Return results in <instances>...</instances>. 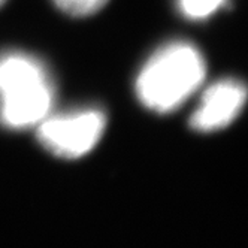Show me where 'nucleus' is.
Returning a JSON list of instances; mask_svg holds the SVG:
<instances>
[{
	"label": "nucleus",
	"mask_w": 248,
	"mask_h": 248,
	"mask_svg": "<svg viewBox=\"0 0 248 248\" xmlns=\"http://www.w3.org/2000/svg\"><path fill=\"white\" fill-rule=\"evenodd\" d=\"M106 118L102 111L87 108L48 115L38 124L42 147L60 158H79L90 153L103 135Z\"/></svg>",
	"instance_id": "7ed1b4c3"
},
{
	"label": "nucleus",
	"mask_w": 248,
	"mask_h": 248,
	"mask_svg": "<svg viewBox=\"0 0 248 248\" xmlns=\"http://www.w3.org/2000/svg\"><path fill=\"white\" fill-rule=\"evenodd\" d=\"M56 6L67 15L88 16L100 11L108 0H52Z\"/></svg>",
	"instance_id": "423d86ee"
},
{
	"label": "nucleus",
	"mask_w": 248,
	"mask_h": 248,
	"mask_svg": "<svg viewBox=\"0 0 248 248\" xmlns=\"http://www.w3.org/2000/svg\"><path fill=\"white\" fill-rule=\"evenodd\" d=\"M3 3H5V0H0V6H2Z\"/></svg>",
	"instance_id": "0eeeda50"
},
{
	"label": "nucleus",
	"mask_w": 248,
	"mask_h": 248,
	"mask_svg": "<svg viewBox=\"0 0 248 248\" xmlns=\"http://www.w3.org/2000/svg\"><path fill=\"white\" fill-rule=\"evenodd\" d=\"M54 105V82L41 60L26 52L0 54V123L23 130L49 115Z\"/></svg>",
	"instance_id": "f03ea898"
},
{
	"label": "nucleus",
	"mask_w": 248,
	"mask_h": 248,
	"mask_svg": "<svg viewBox=\"0 0 248 248\" xmlns=\"http://www.w3.org/2000/svg\"><path fill=\"white\" fill-rule=\"evenodd\" d=\"M226 0H178L181 14L190 20H203L214 14Z\"/></svg>",
	"instance_id": "39448f33"
},
{
	"label": "nucleus",
	"mask_w": 248,
	"mask_h": 248,
	"mask_svg": "<svg viewBox=\"0 0 248 248\" xmlns=\"http://www.w3.org/2000/svg\"><path fill=\"white\" fill-rule=\"evenodd\" d=\"M206 75L201 51L187 42L162 46L140 69L136 93L145 108L155 112L175 111L198 90Z\"/></svg>",
	"instance_id": "f257e3e1"
},
{
	"label": "nucleus",
	"mask_w": 248,
	"mask_h": 248,
	"mask_svg": "<svg viewBox=\"0 0 248 248\" xmlns=\"http://www.w3.org/2000/svg\"><path fill=\"white\" fill-rule=\"evenodd\" d=\"M247 85L236 79H223L206 88L201 103L190 117L196 132H216L232 123L247 102Z\"/></svg>",
	"instance_id": "20e7f679"
}]
</instances>
